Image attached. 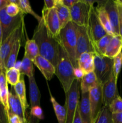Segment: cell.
Wrapping results in <instances>:
<instances>
[{"label": "cell", "mask_w": 122, "mask_h": 123, "mask_svg": "<svg viewBox=\"0 0 122 123\" xmlns=\"http://www.w3.org/2000/svg\"><path fill=\"white\" fill-rule=\"evenodd\" d=\"M92 6L87 0H78L70 9L71 21L78 26H87Z\"/></svg>", "instance_id": "ba28073f"}, {"label": "cell", "mask_w": 122, "mask_h": 123, "mask_svg": "<svg viewBox=\"0 0 122 123\" xmlns=\"http://www.w3.org/2000/svg\"><path fill=\"white\" fill-rule=\"evenodd\" d=\"M33 64L39 70L47 80H50L55 74V67L45 58L38 55L33 60Z\"/></svg>", "instance_id": "2e32d148"}, {"label": "cell", "mask_w": 122, "mask_h": 123, "mask_svg": "<svg viewBox=\"0 0 122 123\" xmlns=\"http://www.w3.org/2000/svg\"><path fill=\"white\" fill-rule=\"evenodd\" d=\"M29 90L30 108L34 106H40L41 94L36 83L34 75L31 78H28Z\"/></svg>", "instance_id": "44dd1931"}, {"label": "cell", "mask_w": 122, "mask_h": 123, "mask_svg": "<svg viewBox=\"0 0 122 123\" xmlns=\"http://www.w3.org/2000/svg\"><path fill=\"white\" fill-rule=\"evenodd\" d=\"M1 71L0 70V73ZM0 123H8L7 114L3 105L0 100Z\"/></svg>", "instance_id": "f35d334b"}, {"label": "cell", "mask_w": 122, "mask_h": 123, "mask_svg": "<svg viewBox=\"0 0 122 123\" xmlns=\"http://www.w3.org/2000/svg\"><path fill=\"white\" fill-rule=\"evenodd\" d=\"M89 102L92 123H94L103 106L102 84H99L89 91Z\"/></svg>", "instance_id": "7c38bea8"}, {"label": "cell", "mask_w": 122, "mask_h": 123, "mask_svg": "<svg viewBox=\"0 0 122 123\" xmlns=\"http://www.w3.org/2000/svg\"><path fill=\"white\" fill-rule=\"evenodd\" d=\"M117 82L112 74L111 78L105 83L102 84L103 106L108 108L112 101L119 96L117 90Z\"/></svg>", "instance_id": "4fadbf2b"}, {"label": "cell", "mask_w": 122, "mask_h": 123, "mask_svg": "<svg viewBox=\"0 0 122 123\" xmlns=\"http://www.w3.org/2000/svg\"><path fill=\"white\" fill-rule=\"evenodd\" d=\"M21 64H22V61H17L16 62L15 65H14V68H16L17 70H18L20 71V68H21Z\"/></svg>", "instance_id": "7dc6e473"}, {"label": "cell", "mask_w": 122, "mask_h": 123, "mask_svg": "<svg viewBox=\"0 0 122 123\" xmlns=\"http://www.w3.org/2000/svg\"><path fill=\"white\" fill-rule=\"evenodd\" d=\"M122 39L120 35L112 36L110 40L104 56L110 58L114 59L122 52Z\"/></svg>", "instance_id": "ffe728a7"}, {"label": "cell", "mask_w": 122, "mask_h": 123, "mask_svg": "<svg viewBox=\"0 0 122 123\" xmlns=\"http://www.w3.org/2000/svg\"><path fill=\"white\" fill-rule=\"evenodd\" d=\"M80 82L75 79L67 94L65 108L67 111L66 123H72L78 106L80 98Z\"/></svg>", "instance_id": "8992f818"}, {"label": "cell", "mask_w": 122, "mask_h": 123, "mask_svg": "<svg viewBox=\"0 0 122 123\" xmlns=\"http://www.w3.org/2000/svg\"><path fill=\"white\" fill-rule=\"evenodd\" d=\"M32 39L34 40L38 46L39 55L56 67L59 55L60 43L59 40L48 31L42 18L40 21L38 22Z\"/></svg>", "instance_id": "6da1fadb"}, {"label": "cell", "mask_w": 122, "mask_h": 123, "mask_svg": "<svg viewBox=\"0 0 122 123\" xmlns=\"http://www.w3.org/2000/svg\"><path fill=\"white\" fill-rule=\"evenodd\" d=\"M22 39V38L18 39L13 45V48H12L9 54V55L8 56L7 62H6V70L14 67V65H15L16 62H17V55L19 54L20 46H21Z\"/></svg>", "instance_id": "4316f807"}, {"label": "cell", "mask_w": 122, "mask_h": 123, "mask_svg": "<svg viewBox=\"0 0 122 123\" xmlns=\"http://www.w3.org/2000/svg\"><path fill=\"white\" fill-rule=\"evenodd\" d=\"M78 110L83 123H92L89 92L81 93Z\"/></svg>", "instance_id": "9a60e30c"}, {"label": "cell", "mask_w": 122, "mask_h": 123, "mask_svg": "<svg viewBox=\"0 0 122 123\" xmlns=\"http://www.w3.org/2000/svg\"><path fill=\"white\" fill-rule=\"evenodd\" d=\"M24 16L25 14L21 12L17 16H10L6 13V8L0 11V22L2 26L3 40L23 23Z\"/></svg>", "instance_id": "9c48e42d"}, {"label": "cell", "mask_w": 122, "mask_h": 123, "mask_svg": "<svg viewBox=\"0 0 122 123\" xmlns=\"http://www.w3.org/2000/svg\"><path fill=\"white\" fill-rule=\"evenodd\" d=\"M5 74L7 83L10 84L11 86H15L20 82L21 78L20 72L14 67L7 70Z\"/></svg>", "instance_id": "f546056e"}, {"label": "cell", "mask_w": 122, "mask_h": 123, "mask_svg": "<svg viewBox=\"0 0 122 123\" xmlns=\"http://www.w3.org/2000/svg\"><path fill=\"white\" fill-rule=\"evenodd\" d=\"M108 109L111 114L122 112V98L120 96H117L109 106Z\"/></svg>", "instance_id": "836d02e7"}, {"label": "cell", "mask_w": 122, "mask_h": 123, "mask_svg": "<svg viewBox=\"0 0 122 123\" xmlns=\"http://www.w3.org/2000/svg\"><path fill=\"white\" fill-rule=\"evenodd\" d=\"M23 28L24 25L23 23L2 41L0 46V70L1 72H6V65L8 55L15 42L19 38H22Z\"/></svg>", "instance_id": "52a82bcc"}, {"label": "cell", "mask_w": 122, "mask_h": 123, "mask_svg": "<svg viewBox=\"0 0 122 123\" xmlns=\"http://www.w3.org/2000/svg\"><path fill=\"white\" fill-rule=\"evenodd\" d=\"M60 22L61 29L66 26L68 23L71 21L70 10L61 2V0H56L55 7Z\"/></svg>", "instance_id": "603a6c76"}, {"label": "cell", "mask_w": 122, "mask_h": 123, "mask_svg": "<svg viewBox=\"0 0 122 123\" xmlns=\"http://www.w3.org/2000/svg\"><path fill=\"white\" fill-rule=\"evenodd\" d=\"M72 123H83L82 121H81V118H80V114H79L78 108H77V109L76 113H75V117H74V121H73Z\"/></svg>", "instance_id": "ee69618b"}, {"label": "cell", "mask_w": 122, "mask_h": 123, "mask_svg": "<svg viewBox=\"0 0 122 123\" xmlns=\"http://www.w3.org/2000/svg\"><path fill=\"white\" fill-rule=\"evenodd\" d=\"M104 7L108 16L114 35H119L120 16L117 4L114 0H106Z\"/></svg>", "instance_id": "5bb4252c"}, {"label": "cell", "mask_w": 122, "mask_h": 123, "mask_svg": "<svg viewBox=\"0 0 122 123\" xmlns=\"http://www.w3.org/2000/svg\"><path fill=\"white\" fill-rule=\"evenodd\" d=\"M104 6H97L96 7H95L98 17H99L102 25L106 31V33L111 36H114L108 16Z\"/></svg>", "instance_id": "d4e9b609"}, {"label": "cell", "mask_w": 122, "mask_h": 123, "mask_svg": "<svg viewBox=\"0 0 122 123\" xmlns=\"http://www.w3.org/2000/svg\"><path fill=\"white\" fill-rule=\"evenodd\" d=\"M10 2V1H9ZM6 13L11 17L17 16L21 12L20 8L17 4L12 2H10L6 7Z\"/></svg>", "instance_id": "d590c367"}, {"label": "cell", "mask_w": 122, "mask_h": 123, "mask_svg": "<svg viewBox=\"0 0 122 123\" xmlns=\"http://www.w3.org/2000/svg\"><path fill=\"white\" fill-rule=\"evenodd\" d=\"M113 74L117 80L122 67V52L113 59Z\"/></svg>", "instance_id": "e575fe53"}, {"label": "cell", "mask_w": 122, "mask_h": 123, "mask_svg": "<svg viewBox=\"0 0 122 123\" xmlns=\"http://www.w3.org/2000/svg\"><path fill=\"white\" fill-rule=\"evenodd\" d=\"M2 40H3V34H2V26L0 22V44H1V43H2Z\"/></svg>", "instance_id": "c3c4849f"}, {"label": "cell", "mask_w": 122, "mask_h": 123, "mask_svg": "<svg viewBox=\"0 0 122 123\" xmlns=\"http://www.w3.org/2000/svg\"><path fill=\"white\" fill-rule=\"evenodd\" d=\"M100 84L96 78L94 72L86 73L80 80V92L81 93L89 92L91 89L93 88Z\"/></svg>", "instance_id": "7402d4cb"}, {"label": "cell", "mask_w": 122, "mask_h": 123, "mask_svg": "<svg viewBox=\"0 0 122 123\" xmlns=\"http://www.w3.org/2000/svg\"><path fill=\"white\" fill-rule=\"evenodd\" d=\"M116 1H117V2H118L119 4H120L122 5V0H116Z\"/></svg>", "instance_id": "f907efd6"}, {"label": "cell", "mask_w": 122, "mask_h": 123, "mask_svg": "<svg viewBox=\"0 0 122 123\" xmlns=\"http://www.w3.org/2000/svg\"><path fill=\"white\" fill-rule=\"evenodd\" d=\"M94 123H112V114L108 107L103 106Z\"/></svg>", "instance_id": "1f68e13d"}, {"label": "cell", "mask_w": 122, "mask_h": 123, "mask_svg": "<svg viewBox=\"0 0 122 123\" xmlns=\"http://www.w3.org/2000/svg\"><path fill=\"white\" fill-rule=\"evenodd\" d=\"M39 55L38 47L34 40L28 39L25 43L24 56L33 61L35 58Z\"/></svg>", "instance_id": "83f0119b"}, {"label": "cell", "mask_w": 122, "mask_h": 123, "mask_svg": "<svg viewBox=\"0 0 122 123\" xmlns=\"http://www.w3.org/2000/svg\"><path fill=\"white\" fill-rule=\"evenodd\" d=\"M6 72L0 73V100L3 105L7 114V118L9 117V98L10 91L8 88V83L6 78Z\"/></svg>", "instance_id": "d6986e66"}, {"label": "cell", "mask_w": 122, "mask_h": 123, "mask_svg": "<svg viewBox=\"0 0 122 123\" xmlns=\"http://www.w3.org/2000/svg\"><path fill=\"white\" fill-rule=\"evenodd\" d=\"M56 0H45L44 1V8L46 9H51L55 7Z\"/></svg>", "instance_id": "60d3db41"}, {"label": "cell", "mask_w": 122, "mask_h": 123, "mask_svg": "<svg viewBox=\"0 0 122 123\" xmlns=\"http://www.w3.org/2000/svg\"><path fill=\"white\" fill-rule=\"evenodd\" d=\"M87 27L95 44L100 38L108 34L100 23L94 6H92L90 10Z\"/></svg>", "instance_id": "30bf717a"}, {"label": "cell", "mask_w": 122, "mask_h": 123, "mask_svg": "<svg viewBox=\"0 0 122 123\" xmlns=\"http://www.w3.org/2000/svg\"><path fill=\"white\" fill-rule=\"evenodd\" d=\"M28 114L38 119L39 120H42L44 119V114H43V109L41 108V106H38L30 108L29 114Z\"/></svg>", "instance_id": "8d00e7d4"}, {"label": "cell", "mask_w": 122, "mask_h": 123, "mask_svg": "<svg viewBox=\"0 0 122 123\" xmlns=\"http://www.w3.org/2000/svg\"><path fill=\"white\" fill-rule=\"evenodd\" d=\"M74 76H75V79L79 80L80 82V80H81V79L83 78V77L84 75V73L83 72V71L82 70L80 69L79 67L77 68H74Z\"/></svg>", "instance_id": "ab89813d"}, {"label": "cell", "mask_w": 122, "mask_h": 123, "mask_svg": "<svg viewBox=\"0 0 122 123\" xmlns=\"http://www.w3.org/2000/svg\"><path fill=\"white\" fill-rule=\"evenodd\" d=\"M41 18L49 32L53 37L59 40L61 28L55 8L46 9L43 8L42 10Z\"/></svg>", "instance_id": "8fae6325"}, {"label": "cell", "mask_w": 122, "mask_h": 123, "mask_svg": "<svg viewBox=\"0 0 122 123\" xmlns=\"http://www.w3.org/2000/svg\"><path fill=\"white\" fill-rule=\"evenodd\" d=\"M94 55L93 53L84 52L78 58V67L82 70L84 74L94 71Z\"/></svg>", "instance_id": "ac0fdd59"}, {"label": "cell", "mask_w": 122, "mask_h": 123, "mask_svg": "<svg viewBox=\"0 0 122 123\" xmlns=\"http://www.w3.org/2000/svg\"><path fill=\"white\" fill-rule=\"evenodd\" d=\"M61 2L64 5L65 7L69 8V10L71 8V7L74 6V4L77 2L78 0H61Z\"/></svg>", "instance_id": "7bdbcfd3"}, {"label": "cell", "mask_w": 122, "mask_h": 123, "mask_svg": "<svg viewBox=\"0 0 122 123\" xmlns=\"http://www.w3.org/2000/svg\"><path fill=\"white\" fill-rule=\"evenodd\" d=\"M77 26L71 21L61 30L59 36V42L61 46L67 52L74 68H77L76 58Z\"/></svg>", "instance_id": "7a4b0ae2"}, {"label": "cell", "mask_w": 122, "mask_h": 123, "mask_svg": "<svg viewBox=\"0 0 122 123\" xmlns=\"http://www.w3.org/2000/svg\"><path fill=\"white\" fill-rule=\"evenodd\" d=\"M112 36H114L106 34L96 43V48L98 54H100L102 55H105V50H106V48H107L111 39L112 38Z\"/></svg>", "instance_id": "d6a6232c"}, {"label": "cell", "mask_w": 122, "mask_h": 123, "mask_svg": "<svg viewBox=\"0 0 122 123\" xmlns=\"http://www.w3.org/2000/svg\"><path fill=\"white\" fill-rule=\"evenodd\" d=\"M20 72L22 75L27 76L28 78H31L34 75V67H33V62L30 59L23 56L22 61Z\"/></svg>", "instance_id": "f1b7e54d"}, {"label": "cell", "mask_w": 122, "mask_h": 123, "mask_svg": "<svg viewBox=\"0 0 122 123\" xmlns=\"http://www.w3.org/2000/svg\"><path fill=\"white\" fill-rule=\"evenodd\" d=\"M8 123H28L27 120L18 115L10 114L8 118Z\"/></svg>", "instance_id": "74e56055"}, {"label": "cell", "mask_w": 122, "mask_h": 123, "mask_svg": "<svg viewBox=\"0 0 122 123\" xmlns=\"http://www.w3.org/2000/svg\"><path fill=\"white\" fill-rule=\"evenodd\" d=\"M8 103H9V114H14L23 118L26 119V116L23 113L21 102L17 95L14 91L13 86H11V91H10Z\"/></svg>", "instance_id": "e0dca14e"}, {"label": "cell", "mask_w": 122, "mask_h": 123, "mask_svg": "<svg viewBox=\"0 0 122 123\" xmlns=\"http://www.w3.org/2000/svg\"><path fill=\"white\" fill-rule=\"evenodd\" d=\"M112 123H122V112L112 114Z\"/></svg>", "instance_id": "b9f144b4"}, {"label": "cell", "mask_w": 122, "mask_h": 123, "mask_svg": "<svg viewBox=\"0 0 122 123\" xmlns=\"http://www.w3.org/2000/svg\"><path fill=\"white\" fill-rule=\"evenodd\" d=\"M55 69V75L59 80L65 93L67 94L75 80L74 73V68L67 52L61 44L58 61Z\"/></svg>", "instance_id": "3957f363"}, {"label": "cell", "mask_w": 122, "mask_h": 123, "mask_svg": "<svg viewBox=\"0 0 122 123\" xmlns=\"http://www.w3.org/2000/svg\"><path fill=\"white\" fill-rule=\"evenodd\" d=\"M50 101L53 105L55 115L57 118L58 123H66L67 120V111H66L65 106L61 105L58 102L56 101L55 97L51 95L50 92Z\"/></svg>", "instance_id": "484cf974"}, {"label": "cell", "mask_w": 122, "mask_h": 123, "mask_svg": "<svg viewBox=\"0 0 122 123\" xmlns=\"http://www.w3.org/2000/svg\"><path fill=\"white\" fill-rule=\"evenodd\" d=\"M17 6L20 8L21 12H22L25 14H30L33 16L38 22L41 20V16H39V15L35 13L34 11L32 10L29 1H28V0H18Z\"/></svg>", "instance_id": "4dcf8cb0"}, {"label": "cell", "mask_w": 122, "mask_h": 123, "mask_svg": "<svg viewBox=\"0 0 122 123\" xmlns=\"http://www.w3.org/2000/svg\"><path fill=\"white\" fill-rule=\"evenodd\" d=\"M114 1L117 6V8H118V13H119L120 19V20L122 21V5L120 4H119L118 2H117V1H116V0Z\"/></svg>", "instance_id": "bcb514c9"}, {"label": "cell", "mask_w": 122, "mask_h": 123, "mask_svg": "<svg viewBox=\"0 0 122 123\" xmlns=\"http://www.w3.org/2000/svg\"><path fill=\"white\" fill-rule=\"evenodd\" d=\"M119 35L122 39V21L120 19V26H119Z\"/></svg>", "instance_id": "681fc988"}, {"label": "cell", "mask_w": 122, "mask_h": 123, "mask_svg": "<svg viewBox=\"0 0 122 123\" xmlns=\"http://www.w3.org/2000/svg\"><path fill=\"white\" fill-rule=\"evenodd\" d=\"M113 59L96 54L94 55V73L101 84L106 82L113 74Z\"/></svg>", "instance_id": "277c9868"}, {"label": "cell", "mask_w": 122, "mask_h": 123, "mask_svg": "<svg viewBox=\"0 0 122 123\" xmlns=\"http://www.w3.org/2000/svg\"><path fill=\"white\" fill-rule=\"evenodd\" d=\"M0 46H1V44H0Z\"/></svg>", "instance_id": "816d5d0a"}, {"label": "cell", "mask_w": 122, "mask_h": 123, "mask_svg": "<svg viewBox=\"0 0 122 123\" xmlns=\"http://www.w3.org/2000/svg\"><path fill=\"white\" fill-rule=\"evenodd\" d=\"M9 3V0H0V11L6 8Z\"/></svg>", "instance_id": "f6af8a7d"}, {"label": "cell", "mask_w": 122, "mask_h": 123, "mask_svg": "<svg viewBox=\"0 0 122 123\" xmlns=\"http://www.w3.org/2000/svg\"><path fill=\"white\" fill-rule=\"evenodd\" d=\"M13 88H14V91L20 99L22 106L23 113L26 116V114L27 113V109L29 108V105L27 102V99H26V86H25L23 75L21 76L20 82L15 86H13Z\"/></svg>", "instance_id": "cb8c5ba5"}, {"label": "cell", "mask_w": 122, "mask_h": 123, "mask_svg": "<svg viewBox=\"0 0 122 123\" xmlns=\"http://www.w3.org/2000/svg\"><path fill=\"white\" fill-rule=\"evenodd\" d=\"M84 52L98 54L96 44L87 26H78L76 47L77 60L81 54Z\"/></svg>", "instance_id": "5b68a950"}]
</instances>
